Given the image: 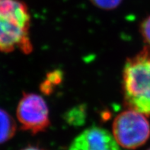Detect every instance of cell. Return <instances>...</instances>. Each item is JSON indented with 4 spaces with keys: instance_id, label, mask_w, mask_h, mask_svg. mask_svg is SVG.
Masks as SVG:
<instances>
[{
    "instance_id": "obj_1",
    "label": "cell",
    "mask_w": 150,
    "mask_h": 150,
    "mask_svg": "<svg viewBox=\"0 0 150 150\" xmlns=\"http://www.w3.org/2000/svg\"><path fill=\"white\" fill-rule=\"evenodd\" d=\"M30 15L21 0H0V52L20 50L30 53L33 46L29 38Z\"/></svg>"
},
{
    "instance_id": "obj_2",
    "label": "cell",
    "mask_w": 150,
    "mask_h": 150,
    "mask_svg": "<svg viewBox=\"0 0 150 150\" xmlns=\"http://www.w3.org/2000/svg\"><path fill=\"white\" fill-rule=\"evenodd\" d=\"M123 93L128 109L150 116V47L128 58L123 70Z\"/></svg>"
},
{
    "instance_id": "obj_3",
    "label": "cell",
    "mask_w": 150,
    "mask_h": 150,
    "mask_svg": "<svg viewBox=\"0 0 150 150\" xmlns=\"http://www.w3.org/2000/svg\"><path fill=\"white\" fill-rule=\"evenodd\" d=\"M112 135L119 146L135 149L143 146L149 139L150 124L145 114L127 109L114 119Z\"/></svg>"
},
{
    "instance_id": "obj_4",
    "label": "cell",
    "mask_w": 150,
    "mask_h": 150,
    "mask_svg": "<svg viewBox=\"0 0 150 150\" xmlns=\"http://www.w3.org/2000/svg\"><path fill=\"white\" fill-rule=\"evenodd\" d=\"M16 114L21 129L32 134L45 131L50 124L47 105L38 94L23 93Z\"/></svg>"
},
{
    "instance_id": "obj_5",
    "label": "cell",
    "mask_w": 150,
    "mask_h": 150,
    "mask_svg": "<svg viewBox=\"0 0 150 150\" xmlns=\"http://www.w3.org/2000/svg\"><path fill=\"white\" fill-rule=\"evenodd\" d=\"M68 150H120L114 137L107 129L92 127L75 138Z\"/></svg>"
},
{
    "instance_id": "obj_6",
    "label": "cell",
    "mask_w": 150,
    "mask_h": 150,
    "mask_svg": "<svg viewBox=\"0 0 150 150\" xmlns=\"http://www.w3.org/2000/svg\"><path fill=\"white\" fill-rule=\"evenodd\" d=\"M16 123L6 110L0 108V144L11 139L16 133Z\"/></svg>"
},
{
    "instance_id": "obj_7",
    "label": "cell",
    "mask_w": 150,
    "mask_h": 150,
    "mask_svg": "<svg viewBox=\"0 0 150 150\" xmlns=\"http://www.w3.org/2000/svg\"><path fill=\"white\" fill-rule=\"evenodd\" d=\"M62 78V72L59 71H53L48 73L47 79L42 83V91L47 94H50L53 88L60 83Z\"/></svg>"
},
{
    "instance_id": "obj_8",
    "label": "cell",
    "mask_w": 150,
    "mask_h": 150,
    "mask_svg": "<svg viewBox=\"0 0 150 150\" xmlns=\"http://www.w3.org/2000/svg\"><path fill=\"white\" fill-rule=\"evenodd\" d=\"M90 1L95 6L100 9L106 10V11L115 9L122 2V0H90Z\"/></svg>"
},
{
    "instance_id": "obj_9",
    "label": "cell",
    "mask_w": 150,
    "mask_h": 150,
    "mask_svg": "<svg viewBox=\"0 0 150 150\" xmlns=\"http://www.w3.org/2000/svg\"><path fill=\"white\" fill-rule=\"evenodd\" d=\"M140 33L146 43L150 47V15L141 23Z\"/></svg>"
},
{
    "instance_id": "obj_10",
    "label": "cell",
    "mask_w": 150,
    "mask_h": 150,
    "mask_svg": "<svg viewBox=\"0 0 150 150\" xmlns=\"http://www.w3.org/2000/svg\"><path fill=\"white\" fill-rule=\"evenodd\" d=\"M21 150H44L43 149H40L39 147H35V146H28L26 148L23 149Z\"/></svg>"
},
{
    "instance_id": "obj_11",
    "label": "cell",
    "mask_w": 150,
    "mask_h": 150,
    "mask_svg": "<svg viewBox=\"0 0 150 150\" xmlns=\"http://www.w3.org/2000/svg\"><path fill=\"white\" fill-rule=\"evenodd\" d=\"M147 150H150V148H149V149H147Z\"/></svg>"
}]
</instances>
